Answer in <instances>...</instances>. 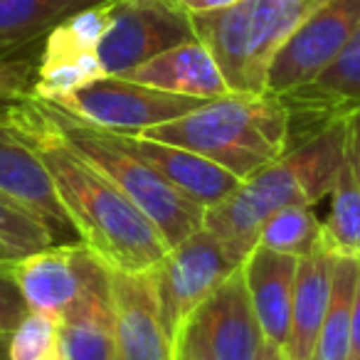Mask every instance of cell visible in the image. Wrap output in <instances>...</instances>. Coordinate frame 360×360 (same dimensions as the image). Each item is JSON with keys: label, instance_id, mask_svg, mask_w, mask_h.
<instances>
[{"label": "cell", "instance_id": "1", "mask_svg": "<svg viewBox=\"0 0 360 360\" xmlns=\"http://www.w3.org/2000/svg\"><path fill=\"white\" fill-rule=\"evenodd\" d=\"M8 121L45 160L77 237L99 264L141 274L163 259L170 247L158 227L72 148L52 119L47 101L27 96L8 109Z\"/></svg>", "mask_w": 360, "mask_h": 360}, {"label": "cell", "instance_id": "2", "mask_svg": "<svg viewBox=\"0 0 360 360\" xmlns=\"http://www.w3.org/2000/svg\"><path fill=\"white\" fill-rule=\"evenodd\" d=\"M348 148V121H335L286 150L274 163L242 180L232 195L207 207L202 227L222 242L227 257L242 266L259 242L269 217L286 207H314L330 195Z\"/></svg>", "mask_w": 360, "mask_h": 360}, {"label": "cell", "instance_id": "3", "mask_svg": "<svg viewBox=\"0 0 360 360\" xmlns=\"http://www.w3.org/2000/svg\"><path fill=\"white\" fill-rule=\"evenodd\" d=\"M131 136L188 148L247 180L291 148V114L281 96L227 94Z\"/></svg>", "mask_w": 360, "mask_h": 360}, {"label": "cell", "instance_id": "4", "mask_svg": "<svg viewBox=\"0 0 360 360\" xmlns=\"http://www.w3.org/2000/svg\"><path fill=\"white\" fill-rule=\"evenodd\" d=\"M321 3L326 0H237L191 18L232 94H266L274 55Z\"/></svg>", "mask_w": 360, "mask_h": 360}, {"label": "cell", "instance_id": "5", "mask_svg": "<svg viewBox=\"0 0 360 360\" xmlns=\"http://www.w3.org/2000/svg\"><path fill=\"white\" fill-rule=\"evenodd\" d=\"M50 114L72 148L89 160L101 175L114 183L163 235L165 245L175 247L202 227L205 207L175 191L150 163L121 141L119 134L75 119L57 104H50Z\"/></svg>", "mask_w": 360, "mask_h": 360}, {"label": "cell", "instance_id": "6", "mask_svg": "<svg viewBox=\"0 0 360 360\" xmlns=\"http://www.w3.org/2000/svg\"><path fill=\"white\" fill-rule=\"evenodd\" d=\"M240 266L227 257L222 242L207 227L170 247L150 269L170 340L186 328L198 309L230 279Z\"/></svg>", "mask_w": 360, "mask_h": 360}, {"label": "cell", "instance_id": "7", "mask_svg": "<svg viewBox=\"0 0 360 360\" xmlns=\"http://www.w3.org/2000/svg\"><path fill=\"white\" fill-rule=\"evenodd\" d=\"M210 99L180 96L160 91L124 77H101L72 94L62 96L57 104L75 119L99 126L114 134H141L150 126L173 121L188 111L198 109Z\"/></svg>", "mask_w": 360, "mask_h": 360}, {"label": "cell", "instance_id": "8", "mask_svg": "<svg viewBox=\"0 0 360 360\" xmlns=\"http://www.w3.org/2000/svg\"><path fill=\"white\" fill-rule=\"evenodd\" d=\"M116 0H99L72 13L45 37L37 55L32 96L60 101L62 96L106 77L99 60V45L114 20Z\"/></svg>", "mask_w": 360, "mask_h": 360}, {"label": "cell", "instance_id": "9", "mask_svg": "<svg viewBox=\"0 0 360 360\" xmlns=\"http://www.w3.org/2000/svg\"><path fill=\"white\" fill-rule=\"evenodd\" d=\"M360 27V0H326L274 55L266 94L284 96L311 84L343 52Z\"/></svg>", "mask_w": 360, "mask_h": 360}, {"label": "cell", "instance_id": "10", "mask_svg": "<svg viewBox=\"0 0 360 360\" xmlns=\"http://www.w3.org/2000/svg\"><path fill=\"white\" fill-rule=\"evenodd\" d=\"M188 40H195L193 18L175 0H116L99 60L106 77H121Z\"/></svg>", "mask_w": 360, "mask_h": 360}, {"label": "cell", "instance_id": "11", "mask_svg": "<svg viewBox=\"0 0 360 360\" xmlns=\"http://www.w3.org/2000/svg\"><path fill=\"white\" fill-rule=\"evenodd\" d=\"M178 335L205 360H257L264 348V330L252 306L242 269H237ZM175 335V338H178Z\"/></svg>", "mask_w": 360, "mask_h": 360}, {"label": "cell", "instance_id": "12", "mask_svg": "<svg viewBox=\"0 0 360 360\" xmlns=\"http://www.w3.org/2000/svg\"><path fill=\"white\" fill-rule=\"evenodd\" d=\"M13 271L32 314H45L62 323L104 271V264L82 242H72L22 257Z\"/></svg>", "mask_w": 360, "mask_h": 360}, {"label": "cell", "instance_id": "13", "mask_svg": "<svg viewBox=\"0 0 360 360\" xmlns=\"http://www.w3.org/2000/svg\"><path fill=\"white\" fill-rule=\"evenodd\" d=\"M8 109H0V195L35 215L55 235L57 245H72L79 237L57 198L50 170L40 153L11 126Z\"/></svg>", "mask_w": 360, "mask_h": 360}, {"label": "cell", "instance_id": "14", "mask_svg": "<svg viewBox=\"0 0 360 360\" xmlns=\"http://www.w3.org/2000/svg\"><path fill=\"white\" fill-rule=\"evenodd\" d=\"M281 99L291 114V148L326 126L360 114V27L311 84Z\"/></svg>", "mask_w": 360, "mask_h": 360}, {"label": "cell", "instance_id": "15", "mask_svg": "<svg viewBox=\"0 0 360 360\" xmlns=\"http://www.w3.org/2000/svg\"><path fill=\"white\" fill-rule=\"evenodd\" d=\"M116 328L119 360H173V340L163 323V311L150 271L106 269Z\"/></svg>", "mask_w": 360, "mask_h": 360}, {"label": "cell", "instance_id": "16", "mask_svg": "<svg viewBox=\"0 0 360 360\" xmlns=\"http://www.w3.org/2000/svg\"><path fill=\"white\" fill-rule=\"evenodd\" d=\"M121 141L129 146L134 153H139L146 163H150L175 191H180L186 198L195 200L198 205L207 207L222 202L227 195L242 186V180L225 170L222 165L202 158L180 146L160 143V141L141 139V136L119 134Z\"/></svg>", "mask_w": 360, "mask_h": 360}, {"label": "cell", "instance_id": "17", "mask_svg": "<svg viewBox=\"0 0 360 360\" xmlns=\"http://www.w3.org/2000/svg\"><path fill=\"white\" fill-rule=\"evenodd\" d=\"M121 77L153 89L195 96V99H220L232 94L220 65L205 42H200L198 37L160 52L153 60L134 67Z\"/></svg>", "mask_w": 360, "mask_h": 360}, {"label": "cell", "instance_id": "18", "mask_svg": "<svg viewBox=\"0 0 360 360\" xmlns=\"http://www.w3.org/2000/svg\"><path fill=\"white\" fill-rule=\"evenodd\" d=\"M242 276L250 291L252 306L269 343L284 345L291 328V304L299 259L291 255L266 250L257 245L242 262Z\"/></svg>", "mask_w": 360, "mask_h": 360}, {"label": "cell", "instance_id": "19", "mask_svg": "<svg viewBox=\"0 0 360 360\" xmlns=\"http://www.w3.org/2000/svg\"><path fill=\"white\" fill-rule=\"evenodd\" d=\"M330 271H333V255L326 250L299 259L294 304H291V328L289 340H286L289 360L314 358L321 326H323V316L326 309H328Z\"/></svg>", "mask_w": 360, "mask_h": 360}, {"label": "cell", "instance_id": "20", "mask_svg": "<svg viewBox=\"0 0 360 360\" xmlns=\"http://www.w3.org/2000/svg\"><path fill=\"white\" fill-rule=\"evenodd\" d=\"M67 360H119L106 266L60 323Z\"/></svg>", "mask_w": 360, "mask_h": 360}, {"label": "cell", "instance_id": "21", "mask_svg": "<svg viewBox=\"0 0 360 360\" xmlns=\"http://www.w3.org/2000/svg\"><path fill=\"white\" fill-rule=\"evenodd\" d=\"M99 0H0V60L27 57L72 13Z\"/></svg>", "mask_w": 360, "mask_h": 360}, {"label": "cell", "instance_id": "22", "mask_svg": "<svg viewBox=\"0 0 360 360\" xmlns=\"http://www.w3.org/2000/svg\"><path fill=\"white\" fill-rule=\"evenodd\" d=\"M360 262L333 255L330 271L328 309L321 326L319 343L311 360H348L350 358V326H353V301L358 286Z\"/></svg>", "mask_w": 360, "mask_h": 360}, {"label": "cell", "instance_id": "23", "mask_svg": "<svg viewBox=\"0 0 360 360\" xmlns=\"http://www.w3.org/2000/svg\"><path fill=\"white\" fill-rule=\"evenodd\" d=\"M323 250L360 262V178L350 146L330 191V210L323 220Z\"/></svg>", "mask_w": 360, "mask_h": 360}, {"label": "cell", "instance_id": "24", "mask_svg": "<svg viewBox=\"0 0 360 360\" xmlns=\"http://www.w3.org/2000/svg\"><path fill=\"white\" fill-rule=\"evenodd\" d=\"M257 245L296 259L316 255L323 252V222L309 205L286 207L264 222Z\"/></svg>", "mask_w": 360, "mask_h": 360}, {"label": "cell", "instance_id": "25", "mask_svg": "<svg viewBox=\"0 0 360 360\" xmlns=\"http://www.w3.org/2000/svg\"><path fill=\"white\" fill-rule=\"evenodd\" d=\"M0 242L18 257L35 255V252L57 245L55 235L35 215L13 205L3 195H0Z\"/></svg>", "mask_w": 360, "mask_h": 360}, {"label": "cell", "instance_id": "26", "mask_svg": "<svg viewBox=\"0 0 360 360\" xmlns=\"http://www.w3.org/2000/svg\"><path fill=\"white\" fill-rule=\"evenodd\" d=\"M62 348V330L55 319L32 314L13 330L8 343V360H47Z\"/></svg>", "mask_w": 360, "mask_h": 360}, {"label": "cell", "instance_id": "27", "mask_svg": "<svg viewBox=\"0 0 360 360\" xmlns=\"http://www.w3.org/2000/svg\"><path fill=\"white\" fill-rule=\"evenodd\" d=\"M37 75V57H13L0 60V109L32 96Z\"/></svg>", "mask_w": 360, "mask_h": 360}, {"label": "cell", "instance_id": "28", "mask_svg": "<svg viewBox=\"0 0 360 360\" xmlns=\"http://www.w3.org/2000/svg\"><path fill=\"white\" fill-rule=\"evenodd\" d=\"M13 266L15 262L0 264V338H11L13 330L30 316V306L18 286Z\"/></svg>", "mask_w": 360, "mask_h": 360}, {"label": "cell", "instance_id": "29", "mask_svg": "<svg viewBox=\"0 0 360 360\" xmlns=\"http://www.w3.org/2000/svg\"><path fill=\"white\" fill-rule=\"evenodd\" d=\"M348 360H360V271H358V286H355V301H353V326H350Z\"/></svg>", "mask_w": 360, "mask_h": 360}, {"label": "cell", "instance_id": "30", "mask_svg": "<svg viewBox=\"0 0 360 360\" xmlns=\"http://www.w3.org/2000/svg\"><path fill=\"white\" fill-rule=\"evenodd\" d=\"M175 3H178L186 13L195 15V13H207V11H217V8H227V6H232V3H237V0H175Z\"/></svg>", "mask_w": 360, "mask_h": 360}, {"label": "cell", "instance_id": "31", "mask_svg": "<svg viewBox=\"0 0 360 360\" xmlns=\"http://www.w3.org/2000/svg\"><path fill=\"white\" fill-rule=\"evenodd\" d=\"M348 121V146H350V153H353L355 160V168H358V178H360V114L350 116Z\"/></svg>", "mask_w": 360, "mask_h": 360}, {"label": "cell", "instance_id": "32", "mask_svg": "<svg viewBox=\"0 0 360 360\" xmlns=\"http://www.w3.org/2000/svg\"><path fill=\"white\" fill-rule=\"evenodd\" d=\"M173 360H205V358L195 348H191V343L183 335H178V338H173Z\"/></svg>", "mask_w": 360, "mask_h": 360}, {"label": "cell", "instance_id": "33", "mask_svg": "<svg viewBox=\"0 0 360 360\" xmlns=\"http://www.w3.org/2000/svg\"><path fill=\"white\" fill-rule=\"evenodd\" d=\"M257 360H289V355H286L284 345H276V343L264 340V348H262V353H259V358H257Z\"/></svg>", "mask_w": 360, "mask_h": 360}, {"label": "cell", "instance_id": "34", "mask_svg": "<svg viewBox=\"0 0 360 360\" xmlns=\"http://www.w3.org/2000/svg\"><path fill=\"white\" fill-rule=\"evenodd\" d=\"M18 259H22V257H18L13 250H8L3 242H0V264H11V262H18Z\"/></svg>", "mask_w": 360, "mask_h": 360}, {"label": "cell", "instance_id": "35", "mask_svg": "<svg viewBox=\"0 0 360 360\" xmlns=\"http://www.w3.org/2000/svg\"><path fill=\"white\" fill-rule=\"evenodd\" d=\"M47 360H67V355H65V348H57L55 353L50 355Z\"/></svg>", "mask_w": 360, "mask_h": 360}]
</instances>
